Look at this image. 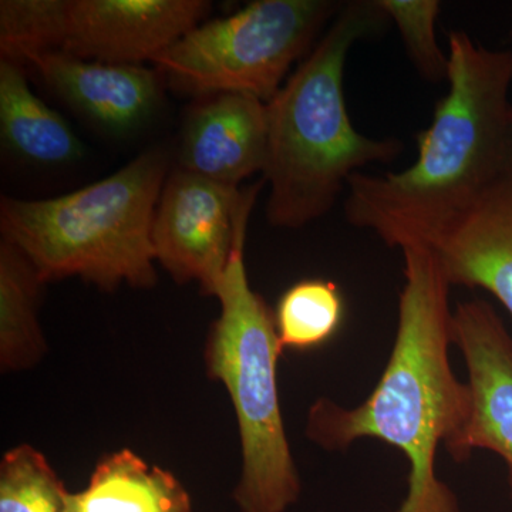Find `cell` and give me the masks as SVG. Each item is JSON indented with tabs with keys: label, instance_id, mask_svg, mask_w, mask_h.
Segmentation results:
<instances>
[{
	"label": "cell",
	"instance_id": "1",
	"mask_svg": "<svg viewBox=\"0 0 512 512\" xmlns=\"http://www.w3.org/2000/svg\"><path fill=\"white\" fill-rule=\"evenodd\" d=\"M402 251L399 325L379 383L352 409L320 397L309 409L306 436L326 451H345L363 439L384 441L402 451L410 467L397 512H461L436 471L437 451L458 439L471 412L470 386L450 362L451 286L429 249Z\"/></svg>",
	"mask_w": 512,
	"mask_h": 512
},
{
	"label": "cell",
	"instance_id": "2",
	"mask_svg": "<svg viewBox=\"0 0 512 512\" xmlns=\"http://www.w3.org/2000/svg\"><path fill=\"white\" fill-rule=\"evenodd\" d=\"M448 92L416 137L417 160L400 173L349 178L345 215L403 249L471 204L512 170L511 50L448 33Z\"/></svg>",
	"mask_w": 512,
	"mask_h": 512
},
{
	"label": "cell",
	"instance_id": "3",
	"mask_svg": "<svg viewBox=\"0 0 512 512\" xmlns=\"http://www.w3.org/2000/svg\"><path fill=\"white\" fill-rule=\"evenodd\" d=\"M376 0L345 3L278 94L266 104L269 184L266 220L276 228H302L328 214L349 178L373 163L402 154L397 138H369L346 109L343 76L350 49L379 35L387 23Z\"/></svg>",
	"mask_w": 512,
	"mask_h": 512
},
{
	"label": "cell",
	"instance_id": "4",
	"mask_svg": "<svg viewBox=\"0 0 512 512\" xmlns=\"http://www.w3.org/2000/svg\"><path fill=\"white\" fill-rule=\"evenodd\" d=\"M168 157L151 148L117 173L46 200L2 198L3 239L23 252L43 281L79 276L104 291L156 285L153 224Z\"/></svg>",
	"mask_w": 512,
	"mask_h": 512
},
{
	"label": "cell",
	"instance_id": "5",
	"mask_svg": "<svg viewBox=\"0 0 512 512\" xmlns=\"http://www.w3.org/2000/svg\"><path fill=\"white\" fill-rule=\"evenodd\" d=\"M247 217L239 222L234 248L215 298L220 318L211 326L205 363L224 384L237 416L242 471L234 491L241 512H285L302 485L286 437L276 366L282 346L275 315L251 288L244 262Z\"/></svg>",
	"mask_w": 512,
	"mask_h": 512
},
{
	"label": "cell",
	"instance_id": "6",
	"mask_svg": "<svg viewBox=\"0 0 512 512\" xmlns=\"http://www.w3.org/2000/svg\"><path fill=\"white\" fill-rule=\"evenodd\" d=\"M342 6L333 0H256L227 18L201 23L153 63L177 92L247 94L268 104Z\"/></svg>",
	"mask_w": 512,
	"mask_h": 512
},
{
	"label": "cell",
	"instance_id": "7",
	"mask_svg": "<svg viewBox=\"0 0 512 512\" xmlns=\"http://www.w3.org/2000/svg\"><path fill=\"white\" fill-rule=\"evenodd\" d=\"M265 181L241 191L177 168L168 175L154 217L156 261L177 284L197 282L217 295L242 218Z\"/></svg>",
	"mask_w": 512,
	"mask_h": 512
},
{
	"label": "cell",
	"instance_id": "8",
	"mask_svg": "<svg viewBox=\"0 0 512 512\" xmlns=\"http://www.w3.org/2000/svg\"><path fill=\"white\" fill-rule=\"evenodd\" d=\"M451 333L466 360L471 412L446 451L456 463H466L476 450L497 454L507 466L512 501V336L483 299L458 303Z\"/></svg>",
	"mask_w": 512,
	"mask_h": 512
},
{
	"label": "cell",
	"instance_id": "9",
	"mask_svg": "<svg viewBox=\"0 0 512 512\" xmlns=\"http://www.w3.org/2000/svg\"><path fill=\"white\" fill-rule=\"evenodd\" d=\"M210 9L204 0H72L60 52L94 62L153 63Z\"/></svg>",
	"mask_w": 512,
	"mask_h": 512
},
{
	"label": "cell",
	"instance_id": "10",
	"mask_svg": "<svg viewBox=\"0 0 512 512\" xmlns=\"http://www.w3.org/2000/svg\"><path fill=\"white\" fill-rule=\"evenodd\" d=\"M412 245L429 249L450 286L485 289L512 316V170Z\"/></svg>",
	"mask_w": 512,
	"mask_h": 512
},
{
	"label": "cell",
	"instance_id": "11",
	"mask_svg": "<svg viewBox=\"0 0 512 512\" xmlns=\"http://www.w3.org/2000/svg\"><path fill=\"white\" fill-rule=\"evenodd\" d=\"M266 154L264 101L247 94H217L194 107L185 121L178 168L238 187L245 178L264 173Z\"/></svg>",
	"mask_w": 512,
	"mask_h": 512
},
{
	"label": "cell",
	"instance_id": "12",
	"mask_svg": "<svg viewBox=\"0 0 512 512\" xmlns=\"http://www.w3.org/2000/svg\"><path fill=\"white\" fill-rule=\"evenodd\" d=\"M30 64L53 92L111 133L143 126L160 99L158 76L143 64L94 62L60 50Z\"/></svg>",
	"mask_w": 512,
	"mask_h": 512
},
{
	"label": "cell",
	"instance_id": "13",
	"mask_svg": "<svg viewBox=\"0 0 512 512\" xmlns=\"http://www.w3.org/2000/svg\"><path fill=\"white\" fill-rule=\"evenodd\" d=\"M0 134L3 146L36 165H64L83 157L82 141L57 111L29 87L23 64L0 62Z\"/></svg>",
	"mask_w": 512,
	"mask_h": 512
},
{
	"label": "cell",
	"instance_id": "14",
	"mask_svg": "<svg viewBox=\"0 0 512 512\" xmlns=\"http://www.w3.org/2000/svg\"><path fill=\"white\" fill-rule=\"evenodd\" d=\"M183 484L130 450L101 460L86 490L70 494L69 512H190Z\"/></svg>",
	"mask_w": 512,
	"mask_h": 512
},
{
	"label": "cell",
	"instance_id": "15",
	"mask_svg": "<svg viewBox=\"0 0 512 512\" xmlns=\"http://www.w3.org/2000/svg\"><path fill=\"white\" fill-rule=\"evenodd\" d=\"M36 266L16 245L0 244V366L20 372L42 360L47 346L37 320L40 289Z\"/></svg>",
	"mask_w": 512,
	"mask_h": 512
},
{
	"label": "cell",
	"instance_id": "16",
	"mask_svg": "<svg viewBox=\"0 0 512 512\" xmlns=\"http://www.w3.org/2000/svg\"><path fill=\"white\" fill-rule=\"evenodd\" d=\"M343 298L338 285L325 279H305L279 299L276 330L282 349L306 350L325 345L338 333L343 320Z\"/></svg>",
	"mask_w": 512,
	"mask_h": 512
},
{
	"label": "cell",
	"instance_id": "17",
	"mask_svg": "<svg viewBox=\"0 0 512 512\" xmlns=\"http://www.w3.org/2000/svg\"><path fill=\"white\" fill-rule=\"evenodd\" d=\"M72 0H2L0 52L23 64L63 47Z\"/></svg>",
	"mask_w": 512,
	"mask_h": 512
},
{
	"label": "cell",
	"instance_id": "18",
	"mask_svg": "<svg viewBox=\"0 0 512 512\" xmlns=\"http://www.w3.org/2000/svg\"><path fill=\"white\" fill-rule=\"evenodd\" d=\"M66 488L45 456L28 444L9 450L0 464V512H67Z\"/></svg>",
	"mask_w": 512,
	"mask_h": 512
},
{
	"label": "cell",
	"instance_id": "19",
	"mask_svg": "<svg viewBox=\"0 0 512 512\" xmlns=\"http://www.w3.org/2000/svg\"><path fill=\"white\" fill-rule=\"evenodd\" d=\"M387 18L399 29L407 55L417 72L430 83L447 80L448 55L437 43V0H376Z\"/></svg>",
	"mask_w": 512,
	"mask_h": 512
},
{
	"label": "cell",
	"instance_id": "20",
	"mask_svg": "<svg viewBox=\"0 0 512 512\" xmlns=\"http://www.w3.org/2000/svg\"><path fill=\"white\" fill-rule=\"evenodd\" d=\"M510 36L512 37V29H511V32H510Z\"/></svg>",
	"mask_w": 512,
	"mask_h": 512
},
{
	"label": "cell",
	"instance_id": "21",
	"mask_svg": "<svg viewBox=\"0 0 512 512\" xmlns=\"http://www.w3.org/2000/svg\"><path fill=\"white\" fill-rule=\"evenodd\" d=\"M67 512H69V511H67Z\"/></svg>",
	"mask_w": 512,
	"mask_h": 512
}]
</instances>
